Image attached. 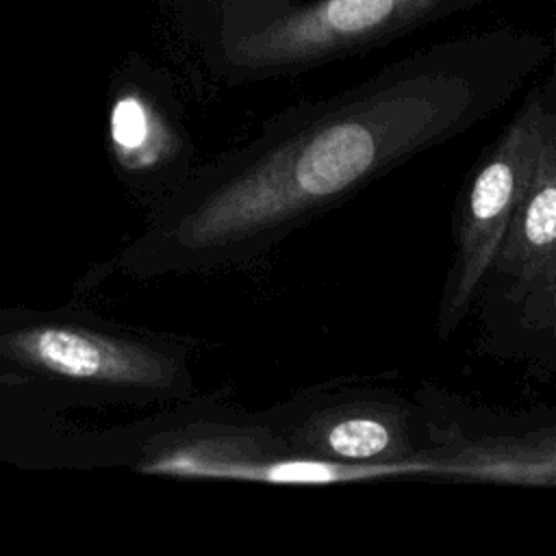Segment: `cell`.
<instances>
[{"instance_id": "cell-1", "label": "cell", "mask_w": 556, "mask_h": 556, "mask_svg": "<svg viewBox=\"0 0 556 556\" xmlns=\"http://www.w3.org/2000/svg\"><path fill=\"white\" fill-rule=\"evenodd\" d=\"M547 54L539 35L495 28L289 106L152 204L119 267L141 280L252 267L356 191L493 115Z\"/></svg>"}, {"instance_id": "cell-3", "label": "cell", "mask_w": 556, "mask_h": 556, "mask_svg": "<svg viewBox=\"0 0 556 556\" xmlns=\"http://www.w3.org/2000/svg\"><path fill=\"white\" fill-rule=\"evenodd\" d=\"M124 463L148 473L295 484L380 478L371 469L295 456L256 413L193 395L139 424L128 434Z\"/></svg>"}, {"instance_id": "cell-4", "label": "cell", "mask_w": 556, "mask_h": 556, "mask_svg": "<svg viewBox=\"0 0 556 556\" xmlns=\"http://www.w3.org/2000/svg\"><path fill=\"white\" fill-rule=\"evenodd\" d=\"M480 348L554 369L556 348V139L549 141L480 280Z\"/></svg>"}, {"instance_id": "cell-5", "label": "cell", "mask_w": 556, "mask_h": 556, "mask_svg": "<svg viewBox=\"0 0 556 556\" xmlns=\"http://www.w3.org/2000/svg\"><path fill=\"white\" fill-rule=\"evenodd\" d=\"M556 139V85L547 76L523 98L500 137L467 174L454 211L452 261L445 274L434 330L450 339L471 313L480 280L534 172L543 148Z\"/></svg>"}, {"instance_id": "cell-7", "label": "cell", "mask_w": 556, "mask_h": 556, "mask_svg": "<svg viewBox=\"0 0 556 556\" xmlns=\"http://www.w3.org/2000/svg\"><path fill=\"white\" fill-rule=\"evenodd\" d=\"M0 354L115 400L176 404L193 395L195 341L154 330L56 321L0 337Z\"/></svg>"}, {"instance_id": "cell-2", "label": "cell", "mask_w": 556, "mask_h": 556, "mask_svg": "<svg viewBox=\"0 0 556 556\" xmlns=\"http://www.w3.org/2000/svg\"><path fill=\"white\" fill-rule=\"evenodd\" d=\"M484 0H224L206 46L228 80H265L384 46Z\"/></svg>"}, {"instance_id": "cell-9", "label": "cell", "mask_w": 556, "mask_h": 556, "mask_svg": "<svg viewBox=\"0 0 556 556\" xmlns=\"http://www.w3.org/2000/svg\"><path fill=\"white\" fill-rule=\"evenodd\" d=\"M109 150L117 174L148 208L176 191L191 174L195 146L167 80L130 72L113 89Z\"/></svg>"}, {"instance_id": "cell-8", "label": "cell", "mask_w": 556, "mask_h": 556, "mask_svg": "<svg viewBox=\"0 0 556 556\" xmlns=\"http://www.w3.org/2000/svg\"><path fill=\"white\" fill-rule=\"evenodd\" d=\"M413 402L417 447L432 478L543 489L556 484L554 413L478 406L437 382H421Z\"/></svg>"}, {"instance_id": "cell-6", "label": "cell", "mask_w": 556, "mask_h": 556, "mask_svg": "<svg viewBox=\"0 0 556 556\" xmlns=\"http://www.w3.org/2000/svg\"><path fill=\"white\" fill-rule=\"evenodd\" d=\"M256 415L295 456L371 469L380 478H432L417 447L415 402L391 387L324 380Z\"/></svg>"}]
</instances>
